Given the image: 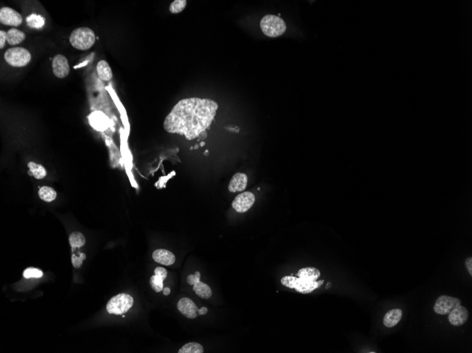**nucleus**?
Here are the masks:
<instances>
[{
	"instance_id": "nucleus-7",
	"label": "nucleus",
	"mask_w": 472,
	"mask_h": 353,
	"mask_svg": "<svg viewBox=\"0 0 472 353\" xmlns=\"http://www.w3.org/2000/svg\"><path fill=\"white\" fill-rule=\"evenodd\" d=\"M201 274L199 271H196L194 274H190L187 276V282L189 285L193 286V290L197 296L201 299H209L212 296V290L209 286L200 281Z\"/></svg>"
},
{
	"instance_id": "nucleus-1",
	"label": "nucleus",
	"mask_w": 472,
	"mask_h": 353,
	"mask_svg": "<svg viewBox=\"0 0 472 353\" xmlns=\"http://www.w3.org/2000/svg\"><path fill=\"white\" fill-rule=\"evenodd\" d=\"M218 109V104L212 100H182L165 118L164 129L169 134H179L187 140H193L210 127Z\"/></svg>"
},
{
	"instance_id": "nucleus-4",
	"label": "nucleus",
	"mask_w": 472,
	"mask_h": 353,
	"mask_svg": "<svg viewBox=\"0 0 472 353\" xmlns=\"http://www.w3.org/2000/svg\"><path fill=\"white\" fill-rule=\"evenodd\" d=\"M261 30L267 36L276 37L283 35L287 31V24L285 21L277 16L266 15L261 20Z\"/></svg>"
},
{
	"instance_id": "nucleus-23",
	"label": "nucleus",
	"mask_w": 472,
	"mask_h": 353,
	"mask_svg": "<svg viewBox=\"0 0 472 353\" xmlns=\"http://www.w3.org/2000/svg\"><path fill=\"white\" fill-rule=\"evenodd\" d=\"M70 244L73 248H79L85 245L86 239L82 234L73 232L69 237Z\"/></svg>"
},
{
	"instance_id": "nucleus-28",
	"label": "nucleus",
	"mask_w": 472,
	"mask_h": 353,
	"mask_svg": "<svg viewBox=\"0 0 472 353\" xmlns=\"http://www.w3.org/2000/svg\"><path fill=\"white\" fill-rule=\"evenodd\" d=\"M86 258H87V257H86V254L84 253L79 252V257L75 255L74 254H73L72 256V262H73V266L75 268H79L82 265L83 262L86 260Z\"/></svg>"
},
{
	"instance_id": "nucleus-8",
	"label": "nucleus",
	"mask_w": 472,
	"mask_h": 353,
	"mask_svg": "<svg viewBox=\"0 0 472 353\" xmlns=\"http://www.w3.org/2000/svg\"><path fill=\"white\" fill-rule=\"evenodd\" d=\"M459 305H461V301L458 298L449 296H441L436 301L434 309L437 315H445L449 314L453 309Z\"/></svg>"
},
{
	"instance_id": "nucleus-21",
	"label": "nucleus",
	"mask_w": 472,
	"mask_h": 353,
	"mask_svg": "<svg viewBox=\"0 0 472 353\" xmlns=\"http://www.w3.org/2000/svg\"><path fill=\"white\" fill-rule=\"evenodd\" d=\"M28 167L29 168L30 173L35 179H38V180L39 179H43L46 176V169L41 165H38V164L34 162H30L28 163Z\"/></svg>"
},
{
	"instance_id": "nucleus-32",
	"label": "nucleus",
	"mask_w": 472,
	"mask_h": 353,
	"mask_svg": "<svg viewBox=\"0 0 472 353\" xmlns=\"http://www.w3.org/2000/svg\"><path fill=\"white\" fill-rule=\"evenodd\" d=\"M163 294L165 295V296H168V295H169L170 293V288H164L163 290Z\"/></svg>"
},
{
	"instance_id": "nucleus-10",
	"label": "nucleus",
	"mask_w": 472,
	"mask_h": 353,
	"mask_svg": "<svg viewBox=\"0 0 472 353\" xmlns=\"http://www.w3.org/2000/svg\"><path fill=\"white\" fill-rule=\"evenodd\" d=\"M23 18L18 12L12 8L4 7L0 9V22L5 26H18Z\"/></svg>"
},
{
	"instance_id": "nucleus-19",
	"label": "nucleus",
	"mask_w": 472,
	"mask_h": 353,
	"mask_svg": "<svg viewBox=\"0 0 472 353\" xmlns=\"http://www.w3.org/2000/svg\"><path fill=\"white\" fill-rule=\"evenodd\" d=\"M97 74L103 81H110L112 78V71L106 61L101 60L97 64Z\"/></svg>"
},
{
	"instance_id": "nucleus-26",
	"label": "nucleus",
	"mask_w": 472,
	"mask_h": 353,
	"mask_svg": "<svg viewBox=\"0 0 472 353\" xmlns=\"http://www.w3.org/2000/svg\"><path fill=\"white\" fill-rule=\"evenodd\" d=\"M187 6L186 0H176L170 4V12L172 14H178L182 12Z\"/></svg>"
},
{
	"instance_id": "nucleus-18",
	"label": "nucleus",
	"mask_w": 472,
	"mask_h": 353,
	"mask_svg": "<svg viewBox=\"0 0 472 353\" xmlns=\"http://www.w3.org/2000/svg\"><path fill=\"white\" fill-rule=\"evenodd\" d=\"M403 312L400 309H394L389 311L384 315L383 324L386 327L392 328L399 322L402 317Z\"/></svg>"
},
{
	"instance_id": "nucleus-24",
	"label": "nucleus",
	"mask_w": 472,
	"mask_h": 353,
	"mask_svg": "<svg viewBox=\"0 0 472 353\" xmlns=\"http://www.w3.org/2000/svg\"><path fill=\"white\" fill-rule=\"evenodd\" d=\"M26 23L30 28L40 29L45 25V18L40 15H31L26 18Z\"/></svg>"
},
{
	"instance_id": "nucleus-29",
	"label": "nucleus",
	"mask_w": 472,
	"mask_h": 353,
	"mask_svg": "<svg viewBox=\"0 0 472 353\" xmlns=\"http://www.w3.org/2000/svg\"><path fill=\"white\" fill-rule=\"evenodd\" d=\"M7 41V33L4 31H0V49L2 50L5 46Z\"/></svg>"
},
{
	"instance_id": "nucleus-16",
	"label": "nucleus",
	"mask_w": 472,
	"mask_h": 353,
	"mask_svg": "<svg viewBox=\"0 0 472 353\" xmlns=\"http://www.w3.org/2000/svg\"><path fill=\"white\" fill-rule=\"evenodd\" d=\"M248 185V176L243 173H237L233 176L229 185V190L231 193L242 192Z\"/></svg>"
},
{
	"instance_id": "nucleus-3",
	"label": "nucleus",
	"mask_w": 472,
	"mask_h": 353,
	"mask_svg": "<svg viewBox=\"0 0 472 353\" xmlns=\"http://www.w3.org/2000/svg\"><path fill=\"white\" fill-rule=\"evenodd\" d=\"M96 42V35L91 29L81 27L74 30L70 34V43L75 49L88 50Z\"/></svg>"
},
{
	"instance_id": "nucleus-9",
	"label": "nucleus",
	"mask_w": 472,
	"mask_h": 353,
	"mask_svg": "<svg viewBox=\"0 0 472 353\" xmlns=\"http://www.w3.org/2000/svg\"><path fill=\"white\" fill-rule=\"evenodd\" d=\"M255 202V197L251 192H244L236 196L232 202L233 208L238 213L248 212Z\"/></svg>"
},
{
	"instance_id": "nucleus-25",
	"label": "nucleus",
	"mask_w": 472,
	"mask_h": 353,
	"mask_svg": "<svg viewBox=\"0 0 472 353\" xmlns=\"http://www.w3.org/2000/svg\"><path fill=\"white\" fill-rule=\"evenodd\" d=\"M204 353V348H203L202 346L200 343H195V342H192V343H187V344L184 345L182 346L181 349L178 351V353Z\"/></svg>"
},
{
	"instance_id": "nucleus-12",
	"label": "nucleus",
	"mask_w": 472,
	"mask_h": 353,
	"mask_svg": "<svg viewBox=\"0 0 472 353\" xmlns=\"http://www.w3.org/2000/svg\"><path fill=\"white\" fill-rule=\"evenodd\" d=\"M178 310L188 319H195L198 316L199 309L190 298H182L178 303Z\"/></svg>"
},
{
	"instance_id": "nucleus-5",
	"label": "nucleus",
	"mask_w": 472,
	"mask_h": 353,
	"mask_svg": "<svg viewBox=\"0 0 472 353\" xmlns=\"http://www.w3.org/2000/svg\"><path fill=\"white\" fill-rule=\"evenodd\" d=\"M134 299L126 293L112 297L108 303L106 309L110 315H123L132 308Z\"/></svg>"
},
{
	"instance_id": "nucleus-17",
	"label": "nucleus",
	"mask_w": 472,
	"mask_h": 353,
	"mask_svg": "<svg viewBox=\"0 0 472 353\" xmlns=\"http://www.w3.org/2000/svg\"><path fill=\"white\" fill-rule=\"evenodd\" d=\"M91 126L97 131H104L109 126V119L101 112H94L89 117Z\"/></svg>"
},
{
	"instance_id": "nucleus-14",
	"label": "nucleus",
	"mask_w": 472,
	"mask_h": 353,
	"mask_svg": "<svg viewBox=\"0 0 472 353\" xmlns=\"http://www.w3.org/2000/svg\"><path fill=\"white\" fill-rule=\"evenodd\" d=\"M154 274L150 279V285L154 291L159 293L163 290V281L166 279L168 272L163 267H159L154 270Z\"/></svg>"
},
{
	"instance_id": "nucleus-2",
	"label": "nucleus",
	"mask_w": 472,
	"mask_h": 353,
	"mask_svg": "<svg viewBox=\"0 0 472 353\" xmlns=\"http://www.w3.org/2000/svg\"><path fill=\"white\" fill-rule=\"evenodd\" d=\"M321 273L318 269L305 267L298 271L296 276L291 274L281 278V283L284 286L295 289L298 293L309 294L324 284V280L317 281Z\"/></svg>"
},
{
	"instance_id": "nucleus-13",
	"label": "nucleus",
	"mask_w": 472,
	"mask_h": 353,
	"mask_svg": "<svg viewBox=\"0 0 472 353\" xmlns=\"http://www.w3.org/2000/svg\"><path fill=\"white\" fill-rule=\"evenodd\" d=\"M468 317L469 312L467 309L464 306L459 305L451 310L448 319L450 324L453 326H459L465 324Z\"/></svg>"
},
{
	"instance_id": "nucleus-31",
	"label": "nucleus",
	"mask_w": 472,
	"mask_h": 353,
	"mask_svg": "<svg viewBox=\"0 0 472 353\" xmlns=\"http://www.w3.org/2000/svg\"><path fill=\"white\" fill-rule=\"evenodd\" d=\"M208 312V309L207 307H203L201 309H199L198 311V315H206Z\"/></svg>"
},
{
	"instance_id": "nucleus-27",
	"label": "nucleus",
	"mask_w": 472,
	"mask_h": 353,
	"mask_svg": "<svg viewBox=\"0 0 472 353\" xmlns=\"http://www.w3.org/2000/svg\"><path fill=\"white\" fill-rule=\"evenodd\" d=\"M43 275L42 271H40L38 269L33 268V267L26 269L23 273V276L25 279H31V278L38 279V278L42 277Z\"/></svg>"
},
{
	"instance_id": "nucleus-15",
	"label": "nucleus",
	"mask_w": 472,
	"mask_h": 353,
	"mask_svg": "<svg viewBox=\"0 0 472 353\" xmlns=\"http://www.w3.org/2000/svg\"><path fill=\"white\" fill-rule=\"evenodd\" d=\"M152 257L156 262L164 266H170L176 262L174 254L165 249L156 250L153 252Z\"/></svg>"
},
{
	"instance_id": "nucleus-22",
	"label": "nucleus",
	"mask_w": 472,
	"mask_h": 353,
	"mask_svg": "<svg viewBox=\"0 0 472 353\" xmlns=\"http://www.w3.org/2000/svg\"><path fill=\"white\" fill-rule=\"evenodd\" d=\"M38 195L45 202H50L55 200L57 193L52 187L43 186L39 189Z\"/></svg>"
},
{
	"instance_id": "nucleus-30",
	"label": "nucleus",
	"mask_w": 472,
	"mask_h": 353,
	"mask_svg": "<svg viewBox=\"0 0 472 353\" xmlns=\"http://www.w3.org/2000/svg\"><path fill=\"white\" fill-rule=\"evenodd\" d=\"M465 265L469 273L472 276V257H469L466 260Z\"/></svg>"
},
{
	"instance_id": "nucleus-6",
	"label": "nucleus",
	"mask_w": 472,
	"mask_h": 353,
	"mask_svg": "<svg viewBox=\"0 0 472 353\" xmlns=\"http://www.w3.org/2000/svg\"><path fill=\"white\" fill-rule=\"evenodd\" d=\"M4 60L13 67H23L29 65L31 54L26 48L17 47L8 49L4 54Z\"/></svg>"
},
{
	"instance_id": "nucleus-20",
	"label": "nucleus",
	"mask_w": 472,
	"mask_h": 353,
	"mask_svg": "<svg viewBox=\"0 0 472 353\" xmlns=\"http://www.w3.org/2000/svg\"><path fill=\"white\" fill-rule=\"evenodd\" d=\"M26 39V34L17 29H11L7 33V41L9 45L16 46L22 43Z\"/></svg>"
},
{
	"instance_id": "nucleus-11",
	"label": "nucleus",
	"mask_w": 472,
	"mask_h": 353,
	"mask_svg": "<svg viewBox=\"0 0 472 353\" xmlns=\"http://www.w3.org/2000/svg\"><path fill=\"white\" fill-rule=\"evenodd\" d=\"M52 67L53 73L58 79H64L70 73V68L68 60L62 54H57L53 58Z\"/></svg>"
}]
</instances>
